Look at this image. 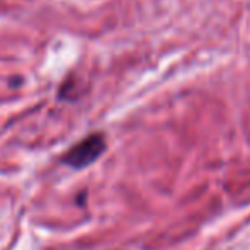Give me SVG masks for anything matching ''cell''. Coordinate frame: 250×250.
<instances>
[{"mask_svg": "<svg viewBox=\"0 0 250 250\" xmlns=\"http://www.w3.org/2000/svg\"><path fill=\"white\" fill-rule=\"evenodd\" d=\"M105 150V138L101 133H94L72 146L63 157V162L73 168H83L94 164Z\"/></svg>", "mask_w": 250, "mask_h": 250, "instance_id": "1", "label": "cell"}]
</instances>
